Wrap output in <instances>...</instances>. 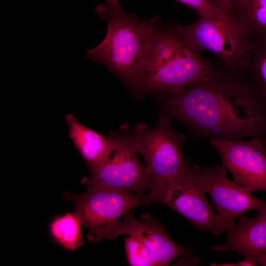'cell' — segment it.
Here are the masks:
<instances>
[{
	"mask_svg": "<svg viewBox=\"0 0 266 266\" xmlns=\"http://www.w3.org/2000/svg\"><path fill=\"white\" fill-rule=\"evenodd\" d=\"M169 116L197 139L259 137L266 141V100L243 71L214 66L176 94H165Z\"/></svg>",
	"mask_w": 266,
	"mask_h": 266,
	"instance_id": "obj_1",
	"label": "cell"
},
{
	"mask_svg": "<svg viewBox=\"0 0 266 266\" xmlns=\"http://www.w3.org/2000/svg\"><path fill=\"white\" fill-rule=\"evenodd\" d=\"M214 66L190 48L171 27L157 25L143 64L129 87L139 97L176 94L208 74Z\"/></svg>",
	"mask_w": 266,
	"mask_h": 266,
	"instance_id": "obj_2",
	"label": "cell"
},
{
	"mask_svg": "<svg viewBox=\"0 0 266 266\" xmlns=\"http://www.w3.org/2000/svg\"><path fill=\"white\" fill-rule=\"evenodd\" d=\"M95 10L107 22V33L98 45L85 50L86 58L102 64L129 87L143 64L159 18L141 20L125 12L119 0H105Z\"/></svg>",
	"mask_w": 266,
	"mask_h": 266,
	"instance_id": "obj_3",
	"label": "cell"
},
{
	"mask_svg": "<svg viewBox=\"0 0 266 266\" xmlns=\"http://www.w3.org/2000/svg\"><path fill=\"white\" fill-rule=\"evenodd\" d=\"M125 135L134 151L142 156L148 169L151 188L146 194L148 205L166 184L191 165L183 151L186 137L172 127L168 114L160 115L152 128L140 124Z\"/></svg>",
	"mask_w": 266,
	"mask_h": 266,
	"instance_id": "obj_4",
	"label": "cell"
},
{
	"mask_svg": "<svg viewBox=\"0 0 266 266\" xmlns=\"http://www.w3.org/2000/svg\"><path fill=\"white\" fill-rule=\"evenodd\" d=\"M87 188L83 193H65L63 195L73 203V213L88 229L87 240L94 243L108 238L120 217L131 209L147 205V195L143 194L99 187Z\"/></svg>",
	"mask_w": 266,
	"mask_h": 266,
	"instance_id": "obj_5",
	"label": "cell"
},
{
	"mask_svg": "<svg viewBox=\"0 0 266 266\" xmlns=\"http://www.w3.org/2000/svg\"><path fill=\"white\" fill-rule=\"evenodd\" d=\"M172 27L192 49L199 53L208 50L225 66L241 71L247 38L231 16L220 19L200 16L191 24Z\"/></svg>",
	"mask_w": 266,
	"mask_h": 266,
	"instance_id": "obj_6",
	"label": "cell"
},
{
	"mask_svg": "<svg viewBox=\"0 0 266 266\" xmlns=\"http://www.w3.org/2000/svg\"><path fill=\"white\" fill-rule=\"evenodd\" d=\"M199 166L190 165L181 173L166 184L152 199L177 212L197 229L220 235L216 214L205 196L199 174Z\"/></svg>",
	"mask_w": 266,
	"mask_h": 266,
	"instance_id": "obj_7",
	"label": "cell"
},
{
	"mask_svg": "<svg viewBox=\"0 0 266 266\" xmlns=\"http://www.w3.org/2000/svg\"><path fill=\"white\" fill-rule=\"evenodd\" d=\"M227 172L222 165L199 169L203 189L210 195L216 211L220 234L233 226L235 220L247 211H266V201L256 198L246 188L230 180Z\"/></svg>",
	"mask_w": 266,
	"mask_h": 266,
	"instance_id": "obj_8",
	"label": "cell"
},
{
	"mask_svg": "<svg viewBox=\"0 0 266 266\" xmlns=\"http://www.w3.org/2000/svg\"><path fill=\"white\" fill-rule=\"evenodd\" d=\"M117 135V147L108 160L88 167L90 176L81 182L87 187H99L143 194L151 188L146 166L138 160L125 134Z\"/></svg>",
	"mask_w": 266,
	"mask_h": 266,
	"instance_id": "obj_9",
	"label": "cell"
},
{
	"mask_svg": "<svg viewBox=\"0 0 266 266\" xmlns=\"http://www.w3.org/2000/svg\"><path fill=\"white\" fill-rule=\"evenodd\" d=\"M209 143L219 154L222 165L234 182L253 193L266 191V141L210 137Z\"/></svg>",
	"mask_w": 266,
	"mask_h": 266,
	"instance_id": "obj_10",
	"label": "cell"
},
{
	"mask_svg": "<svg viewBox=\"0 0 266 266\" xmlns=\"http://www.w3.org/2000/svg\"><path fill=\"white\" fill-rule=\"evenodd\" d=\"M120 235L134 237L148 249L154 266H166L188 252V249L175 243L169 236L166 229L149 213L141 215L140 220L134 212L124 215L123 221L117 222L111 229L108 239Z\"/></svg>",
	"mask_w": 266,
	"mask_h": 266,
	"instance_id": "obj_11",
	"label": "cell"
},
{
	"mask_svg": "<svg viewBox=\"0 0 266 266\" xmlns=\"http://www.w3.org/2000/svg\"><path fill=\"white\" fill-rule=\"evenodd\" d=\"M226 232V241L213 245V251L235 252L257 262L266 258V211L253 217L241 216L237 224Z\"/></svg>",
	"mask_w": 266,
	"mask_h": 266,
	"instance_id": "obj_12",
	"label": "cell"
},
{
	"mask_svg": "<svg viewBox=\"0 0 266 266\" xmlns=\"http://www.w3.org/2000/svg\"><path fill=\"white\" fill-rule=\"evenodd\" d=\"M68 135L88 167L106 161L118 146L117 134L104 136L81 124L73 114L65 117Z\"/></svg>",
	"mask_w": 266,
	"mask_h": 266,
	"instance_id": "obj_13",
	"label": "cell"
},
{
	"mask_svg": "<svg viewBox=\"0 0 266 266\" xmlns=\"http://www.w3.org/2000/svg\"><path fill=\"white\" fill-rule=\"evenodd\" d=\"M230 15L247 38L266 36V0H235Z\"/></svg>",
	"mask_w": 266,
	"mask_h": 266,
	"instance_id": "obj_14",
	"label": "cell"
},
{
	"mask_svg": "<svg viewBox=\"0 0 266 266\" xmlns=\"http://www.w3.org/2000/svg\"><path fill=\"white\" fill-rule=\"evenodd\" d=\"M241 71L250 77L266 100V36L247 38Z\"/></svg>",
	"mask_w": 266,
	"mask_h": 266,
	"instance_id": "obj_15",
	"label": "cell"
},
{
	"mask_svg": "<svg viewBox=\"0 0 266 266\" xmlns=\"http://www.w3.org/2000/svg\"><path fill=\"white\" fill-rule=\"evenodd\" d=\"M81 226L74 213L67 212L54 219L50 225V231L58 244L66 249L73 251L84 244Z\"/></svg>",
	"mask_w": 266,
	"mask_h": 266,
	"instance_id": "obj_16",
	"label": "cell"
},
{
	"mask_svg": "<svg viewBox=\"0 0 266 266\" xmlns=\"http://www.w3.org/2000/svg\"><path fill=\"white\" fill-rule=\"evenodd\" d=\"M124 237V246L127 262L131 266H154L147 247L136 238Z\"/></svg>",
	"mask_w": 266,
	"mask_h": 266,
	"instance_id": "obj_17",
	"label": "cell"
},
{
	"mask_svg": "<svg viewBox=\"0 0 266 266\" xmlns=\"http://www.w3.org/2000/svg\"><path fill=\"white\" fill-rule=\"evenodd\" d=\"M195 9L200 16L219 19L227 14L217 7L211 0H175Z\"/></svg>",
	"mask_w": 266,
	"mask_h": 266,
	"instance_id": "obj_18",
	"label": "cell"
},
{
	"mask_svg": "<svg viewBox=\"0 0 266 266\" xmlns=\"http://www.w3.org/2000/svg\"><path fill=\"white\" fill-rule=\"evenodd\" d=\"M257 262L252 258L244 257V259L238 263H227L219 264L217 263H212L210 266H258Z\"/></svg>",
	"mask_w": 266,
	"mask_h": 266,
	"instance_id": "obj_19",
	"label": "cell"
},
{
	"mask_svg": "<svg viewBox=\"0 0 266 266\" xmlns=\"http://www.w3.org/2000/svg\"><path fill=\"white\" fill-rule=\"evenodd\" d=\"M235 0H211L213 4L227 14L230 15L232 6Z\"/></svg>",
	"mask_w": 266,
	"mask_h": 266,
	"instance_id": "obj_20",
	"label": "cell"
}]
</instances>
